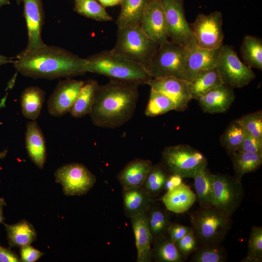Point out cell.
<instances>
[{
    "mask_svg": "<svg viewBox=\"0 0 262 262\" xmlns=\"http://www.w3.org/2000/svg\"><path fill=\"white\" fill-rule=\"evenodd\" d=\"M10 4V0H0V8Z\"/></svg>",
    "mask_w": 262,
    "mask_h": 262,
    "instance_id": "obj_50",
    "label": "cell"
},
{
    "mask_svg": "<svg viewBox=\"0 0 262 262\" xmlns=\"http://www.w3.org/2000/svg\"><path fill=\"white\" fill-rule=\"evenodd\" d=\"M20 254L22 262H34L37 261L44 253L27 245L21 247Z\"/></svg>",
    "mask_w": 262,
    "mask_h": 262,
    "instance_id": "obj_44",
    "label": "cell"
},
{
    "mask_svg": "<svg viewBox=\"0 0 262 262\" xmlns=\"http://www.w3.org/2000/svg\"><path fill=\"white\" fill-rule=\"evenodd\" d=\"M196 198L200 207H208L213 203V173L207 166H201L195 172L192 178Z\"/></svg>",
    "mask_w": 262,
    "mask_h": 262,
    "instance_id": "obj_29",
    "label": "cell"
},
{
    "mask_svg": "<svg viewBox=\"0 0 262 262\" xmlns=\"http://www.w3.org/2000/svg\"><path fill=\"white\" fill-rule=\"evenodd\" d=\"M139 85L113 79L99 84L89 114L93 124L100 128L114 129L128 122L136 109Z\"/></svg>",
    "mask_w": 262,
    "mask_h": 262,
    "instance_id": "obj_2",
    "label": "cell"
},
{
    "mask_svg": "<svg viewBox=\"0 0 262 262\" xmlns=\"http://www.w3.org/2000/svg\"><path fill=\"white\" fill-rule=\"evenodd\" d=\"M152 257L158 262H182L185 258L169 235L153 242Z\"/></svg>",
    "mask_w": 262,
    "mask_h": 262,
    "instance_id": "obj_32",
    "label": "cell"
},
{
    "mask_svg": "<svg viewBox=\"0 0 262 262\" xmlns=\"http://www.w3.org/2000/svg\"><path fill=\"white\" fill-rule=\"evenodd\" d=\"M246 133L239 118L229 124L220 140L221 144L230 156L238 150Z\"/></svg>",
    "mask_w": 262,
    "mask_h": 262,
    "instance_id": "obj_35",
    "label": "cell"
},
{
    "mask_svg": "<svg viewBox=\"0 0 262 262\" xmlns=\"http://www.w3.org/2000/svg\"><path fill=\"white\" fill-rule=\"evenodd\" d=\"M183 178L177 174L169 173L164 183V190H171L182 183Z\"/></svg>",
    "mask_w": 262,
    "mask_h": 262,
    "instance_id": "obj_45",
    "label": "cell"
},
{
    "mask_svg": "<svg viewBox=\"0 0 262 262\" xmlns=\"http://www.w3.org/2000/svg\"><path fill=\"white\" fill-rule=\"evenodd\" d=\"M84 82L71 78L60 81L48 99L49 113L60 117L69 112Z\"/></svg>",
    "mask_w": 262,
    "mask_h": 262,
    "instance_id": "obj_13",
    "label": "cell"
},
{
    "mask_svg": "<svg viewBox=\"0 0 262 262\" xmlns=\"http://www.w3.org/2000/svg\"><path fill=\"white\" fill-rule=\"evenodd\" d=\"M15 59L14 57H9L6 56L1 55L0 54V66L9 64L12 63L14 62Z\"/></svg>",
    "mask_w": 262,
    "mask_h": 262,
    "instance_id": "obj_48",
    "label": "cell"
},
{
    "mask_svg": "<svg viewBox=\"0 0 262 262\" xmlns=\"http://www.w3.org/2000/svg\"><path fill=\"white\" fill-rule=\"evenodd\" d=\"M74 10L78 14L97 21H111L113 17L97 0H73Z\"/></svg>",
    "mask_w": 262,
    "mask_h": 262,
    "instance_id": "obj_36",
    "label": "cell"
},
{
    "mask_svg": "<svg viewBox=\"0 0 262 262\" xmlns=\"http://www.w3.org/2000/svg\"><path fill=\"white\" fill-rule=\"evenodd\" d=\"M140 26L145 33L159 45L169 40L162 0H149Z\"/></svg>",
    "mask_w": 262,
    "mask_h": 262,
    "instance_id": "obj_14",
    "label": "cell"
},
{
    "mask_svg": "<svg viewBox=\"0 0 262 262\" xmlns=\"http://www.w3.org/2000/svg\"><path fill=\"white\" fill-rule=\"evenodd\" d=\"M187 49L169 40L160 45L147 70L153 78L172 77L185 80Z\"/></svg>",
    "mask_w": 262,
    "mask_h": 262,
    "instance_id": "obj_6",
    "label": "cell"
},
{
    "mask_svg": "<svg viewBox=\"0 0 262 262\" xmlns=\"http://www.w3.org/2000/svg\"><path fill=\"white\" fill-rule=\"evenodd\" d=\"M152 165L149 160L133 159L118 174L119 182L123 188L141 187Z\"/></svg>",
    "mask_w": 262,
    "mask_h": 262,
    "instance_id": "obj_21",
    "label": "cell"
},
{
    "mask_svg": "<svg viewBox=\"0 0 262 262\" xmlns=\"http://www.w3.org/2000/svg\"><path fill=\"white\" fill-rule=\"evenodd\" d=\"M18 257L10 249L0 246V262H19Z\"/></svg>",
    "mask_w": 262,
    "mask_h": 262,
    "instance_id": "obj_46",
    "label": "cell"
},
{
    "mask_svg": "<svg viewBox=\"0 0 262 262\" xmlns=\"http://www.w3.org/2000/svg\"><path fill=\"white\" fill-rule=\"evenodd\" d=\"M99 84L96 80H88L84 82L69 113L75 118L89 115L93 105Z\"/></svg>",
    "mask_w": 262,
    "mask_h": 262,
    "instance_id": "obj_26",
    "label": "cell"
},
{
    "mask_svg": "<svg viewBox=\"0 0 262 262\" xmlns=\"http://www.w3.org/2000/svg\"><path fill=\"white\" fill-rule=\"evenodd\" d=\"M16 2L19 5L22 2V0H16Z\"/></svg>",
    "mask_w": 262,
    "mask_h": 262,
    "instance_id": "obj_51",
    "label": "cell"
},
{
    "mask_svg": "<svg viewBox=\"0 0 262 262\" xmlns=\"http://www.w3.org/2000/svg\"><path fill=\"white\" fill-rule=\"evenodd\" d=\"M162 164L170 174L184 178H192L196 170L207 166L205 156L198 150L187 145L170 146L162 152Z\"/></svg>",
    "mask_w": 262,
    "mask_h": 262,
    "instance_id": "obj_7",
    "label": "cell"
},
{
    "mask_svg": "<svg viewBox=\"0 0 262 262\" xmlns=\"http://www.w3.org/2000/svg\"><path fill=\"white\" fill-rule=\"evenodd\" d=\"M149 0H121V10L115 23L118 28L140 25Z\"/></svg>",
    "mask_w": 262,
    "mask_h": 262,
    "instance_id": "obj_25",
    "label": "cell"
},
{
    "mask_svg": "<svg viewBox=\"0 0 262 262\" xmlns=\"http://www.w3.org/2000/svg\"><path fill=\"white\" fill-rule=\"evenodd\" d=\"M220 48L208 49L198 47L193 49H187L185 61V80L190 82L199 71L216 67Z\"/></svg>",
    "mask_w": 262,
    "mask_h": 262,
    "instance_id": "obj_17",
    "label": "cell"
},
{
    "mask_svg": "<svg viewBox=\"0 0 262 262\" xmlns=\"http://www.w3.org/2000/svg\"><path fill=\"white\" fill-rule=\"evenodd\" d=\"M234 178L241 181L243 176L258 169L262 164V155L237 151L230 155Z\"/></svg>",
    "mask_w": 262,
    "mask_h": 262,
    "instance_id": "obj_31",
    "label": "cell"
},
{
    "mask_svg": "<svg viewBox=\"0 0 262 262\" xmlns=\"http://www.w3.org/2000/svg\"><path fill=\"white\" fill-rule=\"evenodd\" d=\"M238 151L262 155V140L246 133Z\"/></svg>",
    "mask_w": 262,
    "mask_h": 262,
    "instance_id": "obj_42",
    "label": "cell"
},
{
    "mask_svg": "<svg viewBox=\"0 0 262 262\" xmlns=\"http://www.w3.org/2000/svg\"><path fill=\"white\" fill-rule=\"evenodd\" d=\"M148 195L142 187L123 188L124 211L131 218L146 213L151 204L156 200Z\"/></svg>",
    "mask_w": 262,
    "mask_h": 262,
    "instance_id": "obj_23",
    "label": "cell"
},
{
    "mask_svg": "<svg viewBox=\"0 0 262 262\" xmlns=\"http://www.w3.org/2000/svg\"><path fill=\"white\" fill-rule=\"evenodd\" d=\"M239 119L247 133L262 140V112L261 110L244 115Z\"/></svg>",
    "mask_w": 262,
    "mask_h": 262,
    "instance_id": "obj_40",
    "label": "cell"
},
{
    "mask_svg": "<svg viewBox=\"0 0 262 262\" xmlns=\"http://www.w3.org/2000/svg\"><path fill=\"white\" fill-rule=\"evenodd\" d=\"M175 244L184 258L194 252L199 246L197 238L193 230Z\"/></svg>",
    "mask_w": 262,
    "mask_h": 262,
    "instance_id": "obj_41",
    "label": "cell"
},
{
    "mask_svg": "<svg viewBox=\"0 0 262 262\" xmlns=\"http://www.w3.org/2000/svg\"><path fill=\"white\" fill-rule=\"evenodd\" d=\"M152 203L146 212L148 227L154 241L168 235V230L171 223L166 211Z\"/></svg>",
    "mask_w": 262,
    "mask_h": 262,
    "instance_id": "obj_28",
    "label": "cell"
},
{
    "mask_svg": "<svg viewBox=\"0 0 262 262\" xmlns=\"http://www.w3.org/2000/svg\"><path fill=\"white\" fill-rule=\"evenodd\" d=\"M158 47L138 26L118 28L116 41L111 50L147 69Z\"/></svg>",
    "mask_w": 262,
    "mask_h": 262,
    "instance_id": "obj_4",
    "label": "cell"
},
{
    "mask_svg": "<svg viewBox=\"0 0 262 262\" xmlns=\"http://www.w3.org/2000/svg\"><path fill=\"white\" fill-rule=\"evenodd\" d=\"M137 249V262H149L152 257V238L148 227L146 213L131 218Z\"/></svg>",
    "mask_w": 262,
    "mask_h": 262,
    "instance_id": "obj_19",
    "label": "cell"
},
{
    "mask_svg": "<svg viewBox=\"0 0 262 262\" xmlns=\"http://www.w3.org/2000/svg\"><path fill=\"white\" fill-rule=\"evenodd\" d=\"M104 7L114 6L120 4L121 0H97Z\"/></svg>",
    "mask_w": 262,
    "mask_h": 262,
    "instance_id": "obj_47",
    "label": "cell"
},
{
    "mask_svg": "<svg viewBox=\"0 0 262 262\" xmlns=\"http://www.w3.org/2000/svg\"><path fill=\"white\" fill-rule=\"evenodd\" d=\"M6 205V203L3 198H0V224L3 223L5 218L3 214V206Z\"/></svg>",
    "mask_w": 262,
    "mask_h": 262,
    "instance_id": "obj_49",
    "label": "cell"
},
{
    "mask_svg": "<svg viewBox=\"0 0 262 262\" xmlns=\"http://www.w3.org/2000/svg\"><path fill=\"white\" fill-rule=\"evenodd\" d=\"M150 88L168 97L174 103L175 110H185L192 99L188 82L172 77L153 78L148 84Z\"/></svg>",
    "mask_w": 262,
    "mask_h": 262,
    "instance_id": "obj_15",
    "label": "cell"
},
{
    "mask_svg": "<svg viewBox=\"0 0 262 262\" xmlns=\"http://www.w3.org/2000/svg\"><path fill=\"white\" fill-rule=\"evenodd\" d=\"M169 40L187 49L198 47L184 14L183 0H162Z\"/></svg>",
    "mask_w": 262,
    "mask_h": 262,
    "instance_id": "obj_10",
    "label": "cell"
},
{
    "mask_svg": "<svg viewBox=\"0 0 262 262\" xmlns=\"http://www.w3.org/2000/svg\"><path fill=\"white\" fill-rule=\"evenodd\" d=\"M45 99V92L38 86H29L22 92L21 112L24 117L35 120L39 116Z\"/></svg>",
    "mask_w": 262,
    "mask_h": 262,
    "instance_id": "obj_27",
    "label": "cell"
},
{
    "mask_svg": "<svg viewBox=\"0 0 262 262\" xmlns=\"http://www.w3.org/2000/svg\"><path fill=\"white\" fill-rule=\"evenodd\" d=\"M235 98L233 88L223 84L209 91L198 100L204 112L217 114L226 112Z\"/></svg>",
    "mask_w": 262,
    "mask_h": 262,
    "instance_id": "obj_18",
    "label": "cell"
},
{
    "mask_svg": "<svg viewBox=\"0 0 262 262\" xmlns=\"http://www.w3.org/2000/svg\"><path fill=\"white\" fill-rule=\"evenodd\" d=\"M223 84L232 88H242L248 85L256 75L238 57L232 47L222 45L216 66Z\"/></svg>",
    "mask_w": 262,
    "mask_h": 262,
    "instance_id": "obj_8",
    "label": "cell"
},
{
    "mask_svg": "<svg viewBox=\"0 0 262 262\" xmlns=\"http://www.w3.org/2000/svg\"><path fill=\"white\" fill-rule=\"evenodd\" d=\"M192 254L190 260L192 262H224L227 258L226 250L220 244L199 246Z\"/></svg>",
    "mask_w": 262,
    "mask_h": 262,
    "instance_id": "obj_37",
    "label": "cell"
},
{
    "mask_svg": "<svg viewBox=\"0 0 262 262\" xmlns=\"http://www.w3.org/2000/svg\"><path fill=\"white\" fill-rule=\"evenodd\" d=\"M223 84L216 67L199 71L190 82L188 89L192 99L198 100L212 89Z\"/></svg>",
    "mask_w": 262,
    "mask_h": 262,
    "instance_id": "obj_24",
    "label": "cell"
},
{
    "mask_svg": "<svg viewBox=\"0 0 262 262\" xmlns=\"http://www.w3.org/2000/svg\"><path fill=\"white\" fill-rule=\"evenodd\" d=\"M56 181L63 186L67 196H82L94 185L96 178L83 164L71 163L59 168L55 173Z\"/></svg>",
    "mask_w": 262,
    "mask_h": 262,
    "instance_id": "obj_12",
    "label": "cell"
},
{
    "mask_svg": "<svg viewBox=\"0 0 262 262\" xmlns=\"http://www.w3.org/2000/svg\"><path fill=\"white\" fill-rule=\"evenodd\" d=\"M262 261V228L252 227L248 242L247 256L242 260L243 262H260Z\"/></svg>",
    "mask_w": 262,
    "mask_h": 262,
    "instance_id": "obj_39",
    "label": "cell"
},
{
    "mask_svg": "<svg viewBox=\"0 0 262 262\" xmlns=\"http://www.w3.org/2000/svg\"><path fill=\"white\" fill-rule=\"evenodd\" d=\"M191 228L199 246L220 244L230 230L232 221L213 206L200 207L190 214Z\"/></svg>",
    "mask_w": 262,
    "mask_h": 262,
    "instance_id": "obj_5",
    "label": "cell"
},
{
    "mask_svg": "<svg viewBox=\"0 0 262 262\" xmlns=\"http://www.w3.org/2000/svg\"><path fill=\"white\" fill-rule=\"evenodd\" d=\"M175 110L173 102L166 96L150 88V94L145 114L154 117Z\"/></svg>",
    "mask_w": 262,
    "mask_h": 262,
    "instance_id": "obj_38",
    "label": "cell"
},
{
    "mask_svg": "<svg viewBox=\"0 0 262 262\" xmlns=\"http://www.w3.org/2000/svg\"><path fill=\"white\" fill-rule=\"evenodd\" d=\"M85 59L86 72L139 85L148 84L153 79L145 66L111 50H104Z\"/></svg>",
    "mask_w": 262,
    "mask_h": 262,
    "instance_id": "obj_3",
    "label": "cell"
},
{
    "mask_svg": "<svg viewBox=\"0 0 262 262\" xmlns=\"http://www.w3.org/2000/svg\"><path fill=\"white\" fill-rule=\"evenodd\" d=\"M244 196L241 181L228 174H213V203L231 217L239 207Z\"/></svg>",
    "mask_w": 262,
    "mask_h": 262,
    "instance_id": "obj_9",
    "label": "cell"
},
{
    "mask_svg": "<svg viewBox=\"0 0 262 262\" xmlns=\"http://www.w3.org/2000/svg\"><path fill=\"white\" fill-rule=\"evenodd\" d=\"M246 64L250 68L262 70V40L250 35H246L240 48Z\"/></svg>",
    "mask_w": 262,
    "mask_h": 262,
    "instance_id": "obj_33",
    "label": "cell"
},
{
    "mask_svg": "<svg viewBox=\"0 0 262 262\" xmlns=\"http://www.w3.org/2000/svg\"><path fill=\"white\" fill-rule=\"evenodd\" d=\"M13 66L24 76L53 80L69 78L86 73L85 59L65 49L45 45L24 49L15 57Z\"/></svg>",
    "mask_w": 262,
    "mask_h": 262,
    "instance_id": "obj_1",
    "label": "cell"
},
{
    "mask_svg": "<svg viewBox=\"0 0 262 262\" xmlns=\"http://www.w3.org/2000/svg\"><path fill=\"white\" fill-rule=\"evenodd\" d=\"M222 14L215 11L210 14H198L191 26L193 36L201 48L214 49L223 45Z\"/></svg>",
    "mask_w": 262,
    "mask_h": 262,
    "instance_id": "obj_11",
    "label": "cell"
},
{
    "mask_svg": "<svg viewBox=\"0 0 262 262\" xmlns=\"http://www.w3.org/2000/svg\"><path fill=\"white\" fill-rule=\"evenodd\" d=\"M192 230L191 227L171 222L168 230V234L171 241L176 243Z\"/></svg>",
    "mask_w": 262,
    "mask_h": 262,
    "instance_id": "obj_43",
    "label": "cell"
},
{
    "mask_svg": "<svg viewBox=\"0 0 262 262\" xmlns=\"http://www.w3.org/2000/svg\"><path fill=\"white\" fill-rule=\"evenodd\" d=\"M9 246L11 247L30 245L36 238V232L33 225L26 220L13 224H4Z\"/></svg>",
    "mask_w": 262,
    "mask_h": 262,
    "instance_id": "obj_30",
    "label": "cell"
},
{
    "mask_svg": "<svg viewBox=\"0 0 262 262\" xmlns=\"http://www.w3.org/2000/svg\"><path fill=\"white\" fill-rule=\"evenodd\" d=\"M162 163L152 165L142 188L150 196L154 197L164 190V183L169 174Z\"/></svg>",
    "mask_w": 262,
    "mask_h": 262,
    "instance_id": "obj_34",
    "label": "cell"
},
{
    "mask_svg": "<svg viewBox=\"0 0 262 262\" xmlns=\"http://www.w3.org/2000/svg\"><path fill=\"white\" fill-rule=\"evenodd\" d=\"M196 195L184 183L166 191L162 200L166 209L176 213L188 211L195 203Z\"/></svg>",
    "mask_w": 262,
    "mask_h": 262,
    "instance_id": "obj_22",
    "label": "cell"
},
{
    "mask_svg": "<svg viewBox=\"0 0 262 262\" xmlns=\"http://www.w3.org/2000/svg\"><path fill=\"white\" fill-rule=\"evenodd\" d=\"M22 2L28 34V43L25 49L43 47L46 44L42 38L45 18L42 0H22Z\"/></svg>",
    "mask_w": 262,
    "mask_h": 262,
    "instance_id": "obj_16",
    "label": "cell"
},
{
    "mask_svg": "<svg viewBox=\"0 0 262 262\" xmlns=\"http://www.w3.org/2000/svg\"><path fill=\"white\" fill-rule=\"evenodd\" d=\"M25 147L28 155L39 168H43L46 160L47 150L43 133L35 120H31L26 125Z\"/></svg>",
    "mask_w": 262,
    "mask_h": 262,
    "instance_id": "obj_20",
    "label": "cell"
}]
</instances>
